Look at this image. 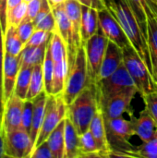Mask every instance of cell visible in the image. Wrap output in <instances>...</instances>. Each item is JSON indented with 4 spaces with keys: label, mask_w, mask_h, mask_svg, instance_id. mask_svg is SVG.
I'll return each mask as SVG.
<instances>
[{
    "label": "cell",
    "mask_w": 157,
    "mask_h": 158,
    "mask_svg": "<svg viewBox=\"0 0 157 158\" xmlns=\"http://www.w3.org/2000/svg\"><path fill=\"white\" fill-rule=\"evenodd\" d=\"M106 6L124 30L132 46L147 64L153 76L148 44L143 35L130 0H106Z\"/></svg>",
    "instance_id": "cell-1"
},
{
    "label": "cell",
    "mask_w": 157,
    "mask_h": 158,
    "mask_svg": "<svg viewBox=\"0 0 157 158\" xmlns=\"http://www.w3.org/2000/svg\"><path fill=\"white\" fill-rule=\"evenodd\" d=\"M98 109L95 85H88L68 106L67 117L74 125L79 135L89 130L92 119Z\"/></svg>",
    "instance_id": "cell-2"
},
{
    "label": "cell",
    "mask_w": 157,
    "mask_h": 158,
    "mask_svg": "<svg viewBox=\"0 0 157 158\" xmlns=\"http://www.w3.org/2000/svg\"><path fill=\"white\" fill-rule=\"evenodd\" d=\"M123 63L142 95L157 90L147 64L131 44L123 48Z\"/></svg>",
    "instance_id": "cell-3"
},
{
    "label": "cell",
    "mask_w": 157,
    "mask_h": 158,
    "mask_svg": "<svg viewBox=\"0 0 157 158\" xmlns=\"http://www.w3.org/2000/svg\"><path fill=\"white\" fill-rule=\"evenodd\" d=\"M88 86V70L84 46L78 50L75 62L69 69L64 92L63 99L67 106L70 105L75 98Z\"/></svg>",
    "instance_id": "cell-4"
},
{
    "label": "cell",
    "mask_w": 157,
    "mask_h": 158,
    "mask_svg": "<svg viewBox=\"0 0 157 158\" xmlns=\"http://www.w3.org/2000/svg\"><path fill=\"white\" fill-rule=\"evenodd\" d=\"M132 86H135V83L123 63L113 74L95 84L99 108L103 107L112 97Z\"/></svg>",
    "instance_id": "cell-5"
},
{
    "label": "cell",
    "mask_w": 157,
    "mask_h": 158,
    "mask_svg": "<svg viewBox=\"0 0 157 158\" xmlns=\"http://www.w3.org/2000/svg\"><path fill=\"white\" fill-rule=\"evenodd\" d=\"M109 40L100 31H97L83 45L85 48L88 85H95L98 81L101 67L105 56Z\"/></svg>",
    "instance_id": "cell-6"
},
{
    "label": "cell",
    "mask_w": 157,
    "mask_h": 158,
    "mask_svg": "<svg viewBox=\"0 0 157 158\" xmlns=\"http://www.w3.org/2000/svg\"><path fill=\"white\" fill-rule=\"evenodd\" d=\"M68 106L62 94H49L46 101L43 125L38 135L35 147L44 143L56 126L67 117ZM34 150V149H33Z\"/></svg>",
    "instance_id": "cell-7"
},
{
    "label": "cell",
    "mask_w": 157,
    "mask_h": 158,
    "mask_svg": "<svg viewBox=\"0 0 157 158\" xmlns=\"http://www.w3.org/2000/svg\"><path fill=\"white\" fill-rule=\"evenodd\" d=\"M33 150L31 135L23 128H19L4 134V151L6 157H30Z\"/></svg>",
    "instance_id": "cell-8"
},
{
    "label": "cell",
    "mask_w": 157,
    "mask_h": 158,
    "mask_svg": "<svg viewBox=\"0 0 157 158\" xmlns=\"http://www.w3.org/2000/svg\"><path fill=\"white\" fill-rule=\"evenodd\" d=\"M98 15H99L98 31L103 33L109 41L117 44L122 49L131 44L124 30L122 29L118 21L112 15V13L109 11L108 8L100 10L98 12Z\"/></svg>",
    "instance_id": "cell-9"
},
{
    "label": "cell",
    "mask_w": 157,
    "mask_h": 158,
    "mask_svg": "<svg viewBox=\"0 0 157 158\" xmlns=\"http://www.w3.org/2000/svg\"><path fill=\"white\" fill-rule=\"evenodd\" d=\"M139 93L136 86L129 87L112 97L103 107L100 109L103 112L105 120L122 117L126 112H130V106L136 94Z\"/></svg>",
    "instance_id": "cell-10"
},
{
    "label": "cell",
    "mask_w": 157,
    "mask_h": 158,
    "mask_svg": "<svg viewBox=\"0 0 157 158\" xmlns=\"http://www.w3.org/2000/svg\"><path fill=\"white\" fill-rule=\"evenodd\" d=\"M24 100L13 94L6 100L4 108V115L2 120L3 134L21 127V118Z\"/></svg>",
    "instance_id": "cell-11"
},
{
    "label": "cell",
    "mask_w": 157,
    "mask_h": 158,
    "mask_svg": "<svg viewBox=\"0 0 157 158\" xmlns=\"http://www.w3.org/2000/svg\"><path fill=\"white\" fill-rule=\"evenodd\" d=\"M20 69V56H14L5 52L3 67V90L5 104L13 94L17 77Z\"/></svg>",
    "instance_id": "cell-12"
},
{
    "label": "cell",
    "mask_w": 157,
    "mask_h": 158,
    "mask_svg": "<svg viewBox=\"0 0 157 158\" xmlns=\"http://www.w3.org/2000/svg\"><path fill=\"white\" fill-rule=\"evenodd\" d=\"M95 143L99 148L100 154L102 157H110V145L107 139V133H106V128H105V122L104 118V115L102 110L99 108L95 115L93 116L90 128Z\"/></svg>",
    "instance_id": "cell-13"
},
{
    "label": "cell",
    "mask_w": 157,
    "mask_h": 158,
    "mask_svg": "<svg viewBox=\"0 0 157 158\" xmlns=\"http://www.w3.org/2000/svg\"><path fill=\"white\" fill-rule=\"evenodd\" d=\"M123 64V49L117 44L109 41L105 56L101 67L98 81L113 74ZM97 81V82H98Z\"/></svg>",
    "instance_id": "cell-14"
},
{
    "label": "cell",
    "mask_w": 157,
    "mask_h": 158,
    "mask_svg": "<svg viewBox=\"0 0 157 158\" xmlns=\"http://www.w3.org/2000/svg\"><path fill=\"white\" fill-rule=\"evenodd\" d=\"M131 122L135 134L143 143L149 142L150 140L157 137V124L146 108L140 113L139 118H132Z\"/></svg>",
    "instance_id": "cell-15"
},
{
    "label": "cell",
    "mask_w": 157,
    "mask_h": 158,
    "mask_svg": "<svg viewBox=\"0 0 157 158\" xmlns=\"http://www.w3.org/2000/svg\"><path fill=\"white\" fill-rule=\"evenodd\" d=\"M98 10L87 6L81 5V35L82 46L86 42L97 33L99 29V15Z\"/></svg>",
    "instance_id": "cell-16"
},
{
    "label": "cell",
    "mask_w": 157,
    "mask_h": 158,
    "mask_svg": "<svg viewBox=\"0 0 157 158\" xmlns=\"http://www.w3.org/2000/svg\"><path fill=\"white\" fill-rule=\"evenodd\" d=\"M66 12L69 18L72 27V40L74 49L78 52L81 44V4L76 0H67L64 3Z\"/></svg>",
    "instance_id": "cell-17"
},
{
    "label": "cell",
    "mask_w": 157,
    "mask_h": 158,
    "mask_svg": "<svg viewBox=\"0 0 157 158\" xmlns=\"http://www.w3.org/2000/svg\"><path fill=\"white\" fill-rule=\"evenodd\" d=\"M48 94L43 91L38 96H36L33 100V114H32V120H31V139L33 144V149L38 138V135L40 133L44 113H45V106H46V101H47ZM33 151V150H32Z\"/></svg>",
    "instance_id": "cell-18"
},
{
    "label": "cell",
    "mask_w": 157,
    "mask_h": 158,
    "mask_svg": "<svg viewBox=\"0 0 157 158\" xmlns=\"http://www.w3.org/2000/svg\"><path fill=\"white\" fill-rule=\"evenodd\" d=\"M147 44L154 74L157 70V10H155L147 17Z\"/></svg>",
    "instance_id": "cell-19"
},
{
    "label": "cell",
    "mask_w": 157,
    "mask_h": 158,
    "mask_svg": "<svg viewBox=\"0 0 157 158\" xmlns=\"http://www.w3.org/2000/svg\"><path fill=\"white\" fill-rule=\"evenodd\" d=\"M65 156L64 158H80L79 137L74 125L66 117L65 119Z\"/></svg>",
    "instance_id": "cell-20"
},
{
    "label": "cell",
    "mask_w": 157,
    "mask_h": 158,
    "mask_svg": "<svg viewBox=\"0 0 157 158\" xmlns=\"http://www.w3.org/2000/svg\"><path fill=\"white\" fill-rule=\"evenodd\" d=\"M65 119L56 126L46 140L54 158H64L65 156Z\"/></svg>",
    "instance_id": "cell-21"
},
{
    "label": "cell",
    "mask_w": 157,
    "mask_h": 158,
    "mask_svg": "<svg viewBox=\"0 0 157 158\" xmlns=\"http://www.w3.org/2000/svg\"><path fill=\"white\" fill-rule=\"evenodd\" d=\"M48 42L39 46L24 47L20 54V67H34L37 64L43 63Z\"/></svg>",
    "instance_id": "cell-22"
},
{
    "label": "cell",
    "mask_w": 157,
    "mask_h": 158,
    "mask_svg": "<svg viewBox=\"0 0 157 158\" xmlns=\"http://www.w3.org/2000/svg\"><path fill=\"white\" fill-rule=\"evenodd\" d=\"M24 46L25 44L17 32V28L8 26L6 33L4 34L5 52L14 56H19L22 50L24 49Z\"/></svg>",
    "instance_id": "cell-23"
},
{
    "label": "cell",
    "mask_w": 157,
    "mask_h": 158,
    "mask_svg": "<svg viewBox=\"0 0 157 158\" xmlns=\"http://www.w3.org/2000/svg\"><path fill=\"white\" fill-rule=\"evenodd\" d=\"M68 74V58L55 63V72H54L51 94H63Z\"/></svg>",
    "instance_id": "cell-24"
},
{
    "label": "cell",
    "mask_w": 157,
    "mask_h": 158,
    "mask_svg": "<svg viewBox=\"0 0 157 158\" xmlns=\"http://www.w3.org/2000/svg\"><path fill=\"white\" fill-rule=\"evenodd\" d=\"M79 148L81 157H102L99 148L90 130L79 137Z\"/></svg>",
    "instance_id": "cell-25"
},
{
    "label": "cell",
    "mask_w": 157,
    "mask_h": 158,
    "mask_svg": "<svg viewBox=\"0 0 157 158\" xmlns=\"http://www.w3.org/2000/svg\"><path fill=\"white\" fill-rule=\"evenodd\" d=\"M44 91V81L43 73V63L37 64L32 69L30 87L27 94V100H33Z\"/></svg>",
    "instance_id": "cell-26"
},
{
    "label": "cell",
    "mask_w": 157,
    "mask_h": 158,
    "mask_svg": "<svg viewBox=\"0 0 157 158\" xmlns=\"http://www.w3.org/2000/svg\"><path fill=\"white\" fill-rule=\"evenodd\" d=\"M32 69L33 67H20L18 77H17L14 94L23 100L27 99Z\"/></svg>",
    "instance_id": "cell-27"
},
{
    "label": "cell",
    "mask_w": 157,
    "mask_h": 158,
    "mask_svg": "<svg viewBox=\"0 0 157 158\" xmlns=\"http://www.w3.org/2000/svg\"><path fill=\"white\" fill-rule=\"evenodd\" d=\"M48 46L55 63L68 58L67 44L57 31L52 33L48 43Z\"/></svg>",
    "instance_id": "cell-28"
},
{
    "label": "cell",
    "mask_w": 157,
    "mask_h": 158,
    "mask_svg": "<svg viewBox=\"0 0 157 158\" xmlns=\"http://www.w3.org/2000/svg\"><path fill=\"white\" fill-rule=\"evenodd\" d=\"M54 72H55V62L53 60L49 46L47 44L45 56L43 61V81H44V91L48 95L52 94Z\"/></svg>",
    "instance_id": "cell-29"
},
{
    "label": "cell",
    "mask_w": 157,
    "mask_h": 158,
    "mask_svg": "<svg viewBox=\"0 0 157 158\" xmlns=\"http://www.w3.org/2000/svg\"><path fill=\"white\" fill-rule=\"evenodd\" d=\"M27 15V3L21 2L19 5L7 12V27L13 26L17 28L26 18Z\"/></svg>",
    "instance_id": "cell-30"
},
{
    "label": "cell",
    "mask_w": 157,
    "mask_h": 158,
    "mask_svg": "<svg viewBox=\"0 0 157 158\" xmlns=\"http://www.w3.org/2000/svg\"><path fill=\"white\" fill-rule=\"evenodd\" d=\"M4 56H5V49H4V35L1 29L0 23V127L2 129V120L4 115V108H5V100H4V90H3V67H4Z\"/></svg>",
    "instance_id": "cell-31"
},
{
    "label": "cell",
    "mask_w": 157,
    "mask_h": 158,
    "mask_svg": "<svg viewBox=\"0 0 157 158\" xmlns=\"http://www.w3.org/2000/svg\"><path fill=\"white\" fill-rule=\"evenodd\" d=\"M135 153L139 157L157 158V137L136 147Z\"/></svg>",
    "instance_id": "cell-32"
},
{
    "label": "cell",
    "mask_w": 157,
    "mask_h": 158,
    "mask_svg": "<svg viewBox=\"0 0 157 158\" xmlns=\"http://www.w3.org/2000/svg\"><path fill=\"white\" fill-rule=\"evenodd\" d=\"M35 30H36V26L34 21L28 19L26 18L17 27V32L24 44H26V43L29 41V39L31 38V36L32 35Z\"/></svg>",
    "instance_id": "cell-33"
},
{
    "label": "cell",
    "mask_w": 157,
    "mask_h": 158,
    "mask_svg": "<svg viewBox=\"0 0 157 158\" xmlns=\"http://www.w3.org/2000/svg\"><path fill=\"white\" fill-rule=\"evenodd\" d=\"M51 35H52L51 32H48L40 29H36L34 32L32 33V35L31 36V38L29 39V41L26 43L24 47H34V46H39L43 44H46L50 40Z\"/></svg>",
    "instance_id": "cell-34"
},
{
    "label": "cell",
    "mask_w": 157,
    "mask_h": 158,
    "mask_svg": "<svg viewBox=\"0 0 157 158\" xmlns=\"http://www.w3.org/2000/svg\"><path fill=\"white\" fill-rule=\"evenodd\" d=\"M33 114V103L32 100H24L23 109H22V118H21V128H23L29 133L31 132V120Z\"/></svg>",
    "instance_id": "cell-35"
},
{
    "label": "cell",
    "mask_w": 157,
    "mask_h": 158,
    "mask_svg": "<svg viewBox=\"0 0 157 158\" xmlns=\"http://www.w3.org/2000/svg\"><path fill=\"white\" fill-rule=\"evenodd\" d=\"M145 104V108L157 124V90L142 95Z\"/></svg>",
    "instance_id": "cell-36"
},
{
    "label": "cell",
    "mask_w": 157,
    "mask_h": 158,
    "mask_svg": "<svg viewBox=\"0 0 157 158\" xmlns=\"http://www.w3.org/2000/svg\"><path fill=\"white\" fill-rule=\"evenodd\" d=\"M35 26H36V29H40V30H43L51 33L56 31V18L54 16L53 11L49 13L40 22H38Z\"/></svg>",
    "instance_id": "cell-37"
},
{
    "label": "cell",
    "mask_w": 157,
    "mask_h": 158,
    "mask_svg": "<svg viewBox=\"0 0 157 158\" xmlns=\"http://www.w3.org/2000/svg\"><path fill=\"white\" fill-rule=\"evenodd\" d=\"M29 158H54V156L47 142L45 141L44 143L34 148Z\"/></svg>",
    "instance_id": "cell-38"
},
{
    "label": "cell",
    "mask_w": 157,
    "mask_h": 158,
    "mask_svg": "<svg viewBox=\"0 0 157 158\" xmlns=\"http://www.w3.org/2000/svg\"><path fill=\"white\" fill-rule=\"evenodd\" d=\"M42 5V0H32L29 3H27V15L26 19L33 20L35 19L40 7Z\"/></svg>",
    "instance_id": "cell-39"
},
{
    "label": "cell",
    "mask_w": 157,
    "mask_h": 158,
    "mask_svg": "<svg viewBox=\"0 0 157 158\" xmlns=\"http://www.w3.org/2000/svg\"><path fill=\"white\" fill-rule=\"evenodd\" d=\"M0 23L4 35L7 29V0H0Z\"/></svg>",
    "instance_id": "cell-40"
},
{
    "label": "cell",
    "mask_w": 157,
    "mask_h": 158,
    "mask_svg": "<svg viewBox=\"0 0 157 158\" xmlns=\"http://www.w3.org/2000/svg\"><path fill=\"white\" fill-rule=\"evenodd\" d=\"M52 12V7L49 4V2L47 0H42V5H41V7H40V10L34 19V23L35 25L40 22L43 19H44L49 13Z\"/></svg>",
    "instance_id": "cell-41"
},
{
    "label": "cell",
    "mask_w": 157,
    "mask_h": 158,
    "mask_svg": "<svg viewBox=\"0 0 157 158\" xmlns=\"http://www.w3.org/2000/svg\"><path fill=\"white\" fill-rule=\"evenodd\" d=\"M83 6H87L93 8L97 9L98 11L107 8L105 0H76Z\"/></svg>",
    "instance_id": "cell-42"
},
{
    "label": "cell",
    "mask_w": 157,
    "mask_h": 158,
    "mask_svg": "<svg viewBox=\"0 0 157 158\" xmlns=\"http://www.w3.org/2000/svg\"><path fill=\"white\" fill-rule=\"evenodd\" d=\"M5 157V151H4V134L2 129L0 127V158Z\"/></svg>",
    "instance_id": "cell-43"
},
{
    "label": "cell",
    "mask_w": 157,
    "mask_h": 158,
    "mask_svg": "<svg viewBox=\"0 0 157 158\" xmlns=\"http://www.w3.org/2000/svg\"><path fill=\"white\" fill-rule=\"evenodd\" d=\"M21 2H23V0H7V12L19 5Z\"/></svg>",
    "instance_id": "cell-44"
},
{
    "label": "cell",
    "mask_w": 157,
    "mask_h": 158,
    "mask_svg": "<svg viewBox=\"0 0 157 158\" xmlns=\"http://www.w3.org/2000/svg\"><path fill=\"white\" fill-rule=\"evenodd\" d=\"M47 1L49 2L51 7L53 8V7H55V6H59V5L64 4L67 0H47Z\"/></svg>",
    "instance_id": "cell-45"
},
{
    "label": "cell",
    "mask_w": 157,
    "mask_h": 158,
    "mask_svg": "<svg viewBox=\"0 0 157 158\" xmlns=\"http://www.w3.org/2000/svg\"><path fill=\"white\" fill-rule=\"evenodd\" d=\"M153 80H154V81H155V83L157 88V70L153 74Z\"/></svg>",
    "instance_id": "cell-46"
},
{
    "label": "cell",
    "mask_w": 157,
    "mask_h": 158,
    "mask_svg": "<svg viewBox=\"0 0 157 158\" xmlns=\"http://www.w3.org/2000/svg\"><path fill=\"white\" fill-rule=\"evenodd\" d=\"M24 2H26V3H29V2H31V1H32V0H23Z\"/></svg>",
    "instance_id": "cell-47"
},
{
    "label": "cell",
    "mask_w": 157,
    "mask_h": 158,
    "mask_svg": "<svg viewBox=\"0 0 157 158\" xmlns=\"http://www.w3.org/2000/svg\"><path fill=\"white\" fill-rule=\"evenodd\" d=\"M152 1H153L154 3H155V4H156V5H157V0H152Z\"/></svg>",
    "instance_id": "cell-48"
},
{
    "label": "cell",
    "mask_w": 157,
    "mask_h": 158,
    "mask_svg": "<svg viewBox=\"0 0 157 158\" xmlns=\"http://www.w3.org/2000/svg\"><path fill=\"white\" fill-rule=\"evenodd\" d=\"M105 4H106V0H105Z\"/></svg>",
    "instance_id": "cell-49"
}]
</instances>
